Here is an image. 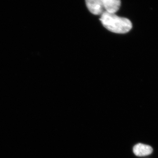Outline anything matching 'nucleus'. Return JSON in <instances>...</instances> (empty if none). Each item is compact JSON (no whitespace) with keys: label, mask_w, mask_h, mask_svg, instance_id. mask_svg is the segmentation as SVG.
Listing matches in <instances>:
<instances>
[{"label":"nucleus","mask_w":158,"mask_h":158,"mask_svg":"<svg viewBox=\"0 0 158 158\" xmlns=\"http://www.w3.org/2000/svg\"><path fill=\"white\" fill-rule=\"evenodd\" d=\"M89 11L95 15H101L105 11L103 0H85Z\"/></svg>","instance_id":"f03ea898"},{"label":"nucleus","mask_w":158,"mask_h":158,"mask_svg":"<svg viewBox=\"0 0 158 158\" xmlns=\"http://www.w3.org/2000/svg\"><path fill=\"white\" fill-rule=\"evenodd\" d=\"M152 151V148L150 146L141 143L136 144L133 148V152L138 156L149 155Z\"/></svg>","instance_id":"20e7f679"},{"label":"nucleus","mask_w":158,"mask_h":158,"mask_svg":"<svg viewBox=\"0 0 158 158\" xmlns=\"http://www.w3.org/2000/svg\"><path fill=\"white\" fill-rule=\"evenodd\" d=\"M100 20L108 31L116 34H126L132 28V24L129 19L117 16L116 13L105 11L101 15Z\"/></svg>","instance_id":"f257e3e1"},{"label":"nucleus","mask_w":158,"mask_h":158,"mask_svg":"<svg viewBox=\"0 0 158 158\" xmlns=\"http://www.w3.org/2000/svg\"><path fill=\"white\" fill-rule=\"evenodd\" d=\"M105 11L111 13H116L121 6L120 0H103Z\"/></svg>","instance_id":"7ed1b4c3"}]
</instances>
